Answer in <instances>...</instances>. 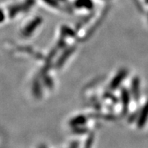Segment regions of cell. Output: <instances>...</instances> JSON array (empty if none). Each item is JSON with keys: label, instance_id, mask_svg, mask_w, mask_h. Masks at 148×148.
Listing matches in <instances>:
<instances>
[{"label": "cell", "instance_id": "obj_1", "mask_svg": "<svg viewBox=\"0 0 148 148\" xmlns=\"http://www.w3.org/2000/svg\"><path fill=\"white\" fill-rule=\"evenodd\" d=\"M4 18H5L4 14H3L2 11L0 10V23H1V22H2L3 20H4Z\"/></svg>", "mask_w": 148, "mask_h": 148}]
</instances>
